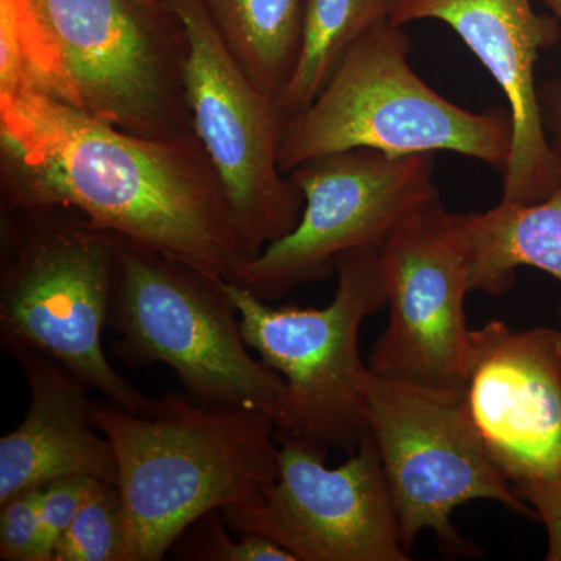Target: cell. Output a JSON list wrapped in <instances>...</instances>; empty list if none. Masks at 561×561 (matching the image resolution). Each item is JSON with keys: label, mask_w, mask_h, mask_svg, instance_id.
I'll use <instances>...</instances> for the list:
<instances>
[{"label": "cell", "mask_w": 561, "mask_h": 561, "mask_svg": "<svg viewBox=\"0 0 561 561\" xmlns=\"http://www.w3.org/2000/svg\"><path fill=\"white\" fill-rule=\"evenodd\" d=\"M31 391L20 426L0 438V502L62 476L117 482L113 445L92 421L87 382L38 353L16 357Z\"/></svg>", "instance_id": "15"}, {"label": "cell", "mask_w": 561, "mask_h": 561, "mask_svg": "<svg viewBox=\"0 0 561 561\" xmlns=\"http://www.w3.org/2000/svg\"><path fill=\"white\" fill-rule=\"evenodd\" d=\"M0 160L2 206L73 210L228 280L254 257L197 135L142 138L22 87L0 94Z\"/></svg>", "instance_id": "1"}, {"label": "cell", "mask_w": 561, "mask_h": 561, "mask_svg": "<svg viewBox=\"0 0 561 561\" xmlns=\"http://www.w3.org/2000/svg\"><path fill=\"white\" fill-rule=\"evenodd\" d=\"M99 481L102 479L92 476H62L41 486V537L47 561H54L55 546L79 515Z\"/></svg>", "instance_id": "22"}, {"label": "cell", "mask_w": 561, "mask_h": 561, "mask_svg": "<svg viewBox=\"0 0 561 561\" xmlns=\"http://www.w3.org/2000/svg\"><path fill=\"white\" fill-rule=\"evenodd\" d=\"M394 0H305L297 66L278 103L287 119L308 108L351 47L383 21Z\"/></svg>", "instance_id": "18"}, {"label": "cell", "mask_w": 561, "mask_h": 561, "mask_svg": "<svg viewBox=\"0 0 561 561\" xmlns=\"http://www.w3.org/2000/svg\"><path fill=\"white\" fill-rule=\"evenodd\" d=\"M278 479L257 504L228 507L234 534L278 542L298 561H409L370 432L341 467L298 443H279Z\"/></svg>", "instance_id": "11"}, {"label": "cell", "mask_w": 561, "mask_h": 561, "mask_svg": "<svg viewBox=\"0 0 561 561\" xmlns=\"http://www.w3.org/2000/svg\"><path fill=\"white\" fill-rule=\"evenodd\" d=\"M411 43L383 21L345 55L301 113L284 125L280 171L353 149L391 157L453 151L504 171L512 150L508 110L474 113L432 90L409 62Z\"/></svg>", "instance_id": "5"}, {"label": "cell", "mask_w": 561, "mask_h": 561, "mask_svg": "<svg viewBox=\"0 0 561 561\" xmlns=\"http://www.w3.org/2000/svg\"><path fill=\"white\" fill-rule=\"evenodd\" d=\"M119 247L121 236L73 210L2 206L0 345L14 359L50 357L125 411L150 413L157 400L122 378L102 346Z\"/></svg>", "instance_id": "4"}, {"label": "cell", "mask_w": 561, "mask_h": 561, "mask_svg": "<svg viewBox=\"0 0 561 561\" xmlns=\"http://www.w3.org/2000/svg\"><path fill=\"white\" fill-rule=\"evenodd\" d=\"M367 405L368 432L409 552L420 534L432 530L446 548L471 553L451 523L453 512L470 501H496L538 519L483 446L465 389H434L371 373Z\"/></svg>", "instance_id": "8"}, {"label": "cell", "mask_w": 561, "mask_h": 561, "mask_svg": "<svg viewBox=\"0 0 561 561\" xmlns=\"http://www.w3.org/2000/svg\"><path fill=\"white\" fill-rule=\"evenodd\" d=\"M54 561H127L124 508L116 483L99 481L55 546Z\"/></svg>", "instance_id": "19"}, {"label": "cell", "mask_w": 561, "mask_h": 561, "mask_svg": "<svg viewBox=\"0 0 561 561\" xmlns=\"http://www.w3.org/2000/svg\"><path fill=\"white\" fill-rule=\"evenodd\" d=\"M516 491L545 524L548 531L546 560L561 561V482L526 483L516 486Z\"/></svg>", "instance_id": "23"}, {"label": "cell", "mask_w": 561, "mask_h": 561, "mask_svg": "<svg viewBox=\"0 0 561 561\" xmlns=\"http://www.w3.org/2000/svg\"><path fill=\"white\" fill-rule=\"evenodd\" d=\"M379 251H348L335 261L337 289L324 308H275L225 279L243 341L284 379L272 411L276 442L350 456L368 431L371 371L362 360L359 332L368 316L387 306Z\"/></svg>", "instance_id": "6"}, {"label": "cell", "mask_w": 561, "mask_h": 561, "mask_svg": "<svg viewBox=\"0 0 561 561\" xmlns=\"http://www.w3.org/2000/svg\"><path fill=\"white\" fill-rule=\"evenodd\" d=\"M434 20L451 27L504 92L512 117V150L502 202L534 203L561 183V160L542 122L535 68L542 50L561 38L552 14L534 0H394V25Z\"/></svg>", "instance_id": "14"}, {"label": "cell", "mask_w": 561, "mask_h": 561, "mask_svg": "<svg viewBox=\"0 0 561 561\" xmlns=\"http://www.w3.org/2000/svg\"><path fill=\"white\" fill-rule=\"evenodd\" d=\"M470 261L471 291L505 294L522 267L561 284V183L540 202H500L483 213H457ZM561 320V305H560Z\"/></svg>", "instance_id": "16"}, {"label": "cell", "mask_w": 561, "mask_h": 561, "mask_svg": "<svg viewBox=\"0 0 561 561\" xmlns=\"http://www.w3.org/2000/svg\"><path fill=\"white\" fill-rule=\"evenodd\" d=\"M434 157L353 149L302 162L287 173L305 198L297 227L247 262L234 283L276 301L330 278L348 251L381 250L409 217L440 201Z\"/></svg>", "instance_id": "9"}, {"label": "cell", "mask_w": 561, "mask_h": 561, "mask_svg": "<svg viewBox=\"0 0 561 561\" xmlns=\"http://www.w3.org/2000/svg\"><path fill=\"white\" fill-rule=\"evenodd\" d=\"M186 31L184 83L195 135L254 257L289 234L305 198L279 165L287 116L232 55L201 0H168ZM253 257V260H254Z\"/></svg>", "instance_id": "10"}, {"label": "cell", "mask_w": 561, "mask_h": 561, "mask_svg": "<svg viewBox=\"0 0 561 561\" xmlns=\"http://www.w3.org/2000/svg\"><path fill=\"white\" fill-rule=\"evenodd\" d=\"M92 421L116 454L127 561L164 559L192 524L257 504L278 479L267 412L208 408L168 393L150 413L94 401Z\"/></svg>", "instance_id": "3"}, {"label": "cell", "mask_w": 561, "mask_h": 561, "mask_svg": "<svg viewBox=\"0 0 561 561\" xmlns=\"http://www.w3.org/2000/svg\"><path fill=\"white\" fill-rule=\"evenodd\" d=\"M221 511L210 512L184 531L172 549L176 559L198 561H298L278 542L256 534L227 530Z\"/></svg>", "instance_id": "20"}, {"label": "cell", "mask_w": 561, "mask_h": 561, "mask_svg": "<svg viewBox=\"0 0 561 561\" xmlns=\"http://www.w3.org/2000/svg\"><path fill=\"white\" fill-rule=\"evenodd\" d=\"M108 327L130 365L165 364L208 408L271 413L284 379L251 356L225 279L121 238Z\"/></svg>", "instance_id": "7"}, {"label": "cell", "mask_w": 561, "mask_h": 561, "mask_svg": "<svg viewBox=\"0 0 561 561\" xmlns=\"http://www.w3.org/2000/svg\"><path fill=\"white\" fill-rule=\"evenodd\" d=\"M38 489L0 502V560L47 561L41 537Z\"/></svg>", "instance_id": "21"}, {"label": "cell", "mask_w": 561, "mask_h": 561, "mask_svg": "<svg viewBox=\"0 0 561 561\" xmlns=\"http://www.w3.org/2000/svg\"><path fill=\"white\" fill-rule=\"evenodd\" d=\"M465 400L479 437L513 486L561 482V332L471 330Z\"/></svg>", "instance_id": "13"}, {"label": "cell", "mask_w": 561, "mask_h": 561, "mask_svg": "<svg viewBox=\"0 0 561 561\" xmlns=\"http://www.w3.org/2000/svg\"><path fill=\"white\" fill-rule=\"evenodd\" d=\"M168 0H0V94L22 87L122 131L195 135Z\"/></svg>", "instance_id": "2"}, {"label": "cell", "mask_w": 561, "mask_h": 561, "mask_svg": "<svg viewBox=\"0 0 561 561\" xmlns=\"http://www.w3.org/2000/svg\"><path fill=\"white\" fill-rule=\"evenodd\" d=\"M389 324L368 368L383 378L463 390L471 330L465 297L470 261L457 213L440 201L409 217L383 243Z\"/></svg>", "instance_id": "12"}, {"label": "cell", "mask_w": 561, "mask_h": 561, "mask_svg": "<svg viewBox=\"0 0 561 561\" xmlns=\"http://www.w3.org/2000/svg\"><path fill=\"white\" fill-rule=\"evenodd\" d=\"M561 24V0H540ZM542 122L553 151L561 160V81L553 80L540 88Z\"/></svg>", "instance_id": "24"}, {"label": "cell", "mask_w": 561, "mask_h": 561, "mask_svg": "<svg viewBox=\"0 0 561 561\" xmlns=\"http://www.w3.org/2000/svg\"><path fill=\"white\" fill-rule=\"evenodd\" d=\"M251 80L278 99L300 51L305 0H201Z\"/></svg>", "instance_id": "17"}]
</instances>
